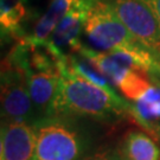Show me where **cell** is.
Masks as SVG:
<instances>
[{"instance_id": "cell-1", "label": "cell", "mask_w": 160, "mask_h": 160, "mask_svg": "<svg viewBox=\"0 0 160 160\" xmlns=\"http://www.w3.org/2000/svg\"><path fill=\"white\" fill-rule=\"evenodd\" d=\"M65 56L58 61L61 76L49 118L81 116L103 122H115L129 116L107 92L71 72L65 63Z\"/></svg>"}, {"instance_id": "cell-2", "label": "cell", "mask_w": 160, "mask_h": 160, "mask_svg": "<svg viewBox=\"0 0 160 160\" xmlns=\"http://www.w3.org/2000/svg\"><path fill=\"white\" fill-rule=\"evenodd\" d=\"M34 160H83L92 138L75 118L52 116L36 126Z\"/></svg>"}, {"instance_id": "cell-3", "label": "cell", "mask_w": 160, "mask_h": 160, "mask_svg": "<svg viewBox=\"0 0 160 160\" xmlns=\"http://www.w3.org/2000/svg\"><path fill=\"white\" fill-rule=\"evenodd\" d=\"M1 118L2 121L32 126L42 121L30 95L26 76L6 58L1 64Z\"/></svg>"}, {"instance_id": "cell-4", "label": "cell", "mask_w": 160, "mask_h": 160, "mask_svg": "<svg viewBox=\"0 0 160 160\" xmlns=\"http://www.w3.org/2000/svg\"><path fill=\"white\" fill-rule=\"evenodd\" d=\"M84 34L96 50L103 52L118 51L139 40L106 0H97L92 7L84 26Z\"/></svg>"}, {"instance_id": "cell-5", "label": "cell", "mask_w": 160, "mask_h": 160, "mask_svg": "<svg viewBox=\"0 0 160 160\" xmlns=\"http://www.w3.org/2000/svg\"><path fill=\"white\" fill-rule=\"evenodd\" d=\"M143 45L160 55V25L146 0H106Z\"/></svg>"}, {"instance_id": "cell-6", "label": "cell", "mask_w": 160, "mask_h": 160, "mask_svg": "<svg viewBox=\"0 0 160 160\" xmlns=\"http://www.w3.org/2000/svg\"><path fill=\"white\" fill-rule=\"evenodd\" d=\"M36 128L24 122L1 121L0 160H34Z\"/></svg>"}, {"instance_id": "cell-7", "label": "cell", "mask_w": 160, "mask_h": 160, "mask_svg": "<svg viewBox=\"0 0 160 160\" xmlns=\"http://www.w3.org/2000/svg\"><path fill=\"white\" fill-rule=\"evenodd\" d=\"M152 84L137 101L132 102L134 119L139 126L148 132L153 139L160 140V78L149 76Z\"/></svg>"}, {"instance_id": "cell-8", "label": "cell", "mask_w": 160, "mask_h": 160, "mask_svg": "<svg viewBox=\"0 0 160 160\" xmlns=\"http://www.w3.org/2000/svg\"><path fill=\"white\" fill-rule=\"evenodd\" d=\"M89 1L97 0H52L45 13L36 23L32 34L25 36L24 38L36 44H44L49 40L57 25L69 12H71L81 4Z\"/></svg>"}, {"instance_id": "cell-9", "label": "cell", "mask_w": 160, "mask_h": 160, "mask_svg": "<svg viewBox=\"0 0 160 160\" xmlns=\"http://www.w3.org/2000/svg\"><path fill=\"white\" fill-rule=\"evenodd\" d=\"M31 0H1L0 26L2 38L25 37V24L31 14Z\"/></svg>"}, {"instance_id": "cell-10", "label": "cell", "mask_w": 160, "mask_h": 160, "mask_svg": "<svg viewBox=\"0 0 160 160\" xmlns=\"http://www.w3.org/2000/svg\"><path fill=\"white\" fill-rule=\"evenodd\" d=\"M120 153L123 160H160V148L151 135L132 131L127 134Z\"/></svg>"}, {"instance_id": "cell-11", "label": "cell", "mask_w": 160, "mask_h": 160, "mask_svg": "<svg viewBox=\"0 0 160 160\" xmlns=\"http://www.w3.org/2000/svg\"><path fill=\"white\" fill-rule=\"evenodd\" d=\"M83 160H123L120 151L116 149H106L102 152H98L92 157H87Z\"/></svg>"}, {"instance_id": "cell-12", "label": "cell", "mask_w": 160, "mask_h": 160, "mask_svg": "<svg viewBox=\"0 0 160 160\" xmlns=\"http://www.w3.org/2000/svg\"><path fill=\"white\" fill-rule=\"evenodd\" d=\"M146 2L152 8V11L154 12L155 17H157L160 25V0H146Z\"/></svg>"}]
</instances>
